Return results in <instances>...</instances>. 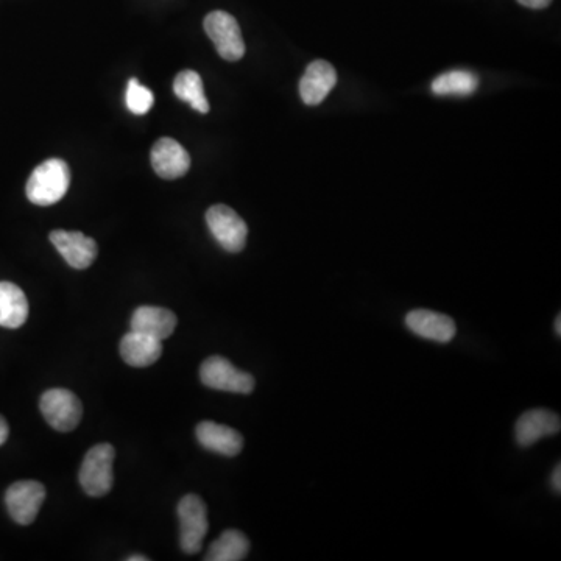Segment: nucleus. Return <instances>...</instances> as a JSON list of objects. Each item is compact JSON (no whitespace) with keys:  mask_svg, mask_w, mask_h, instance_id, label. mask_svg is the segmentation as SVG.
Listing matches in <instances>:
<instances>
[{"mask_svg":"<svg viewBox=\"0 0 561 561\" xmlns=\"http://www.w3.org/2000/svg\"><path fill=\"white\" fill-rule=\"evenodd\" d=\"M479 86V78L470 71H449L438 75L432 83L435 96H471Z\"/></svg>","mask_w":561,"mask_h":561,"instance_id":"20","label":"nucleus"},{"mask_svg":"<svg viewBox=\"0 0 561 561\" xmlns=\"http://www.w3.org/2000/svg\"><path fill=\"white\" fill-rule=\"evenodd\" d=\"M116 451L110 443H99L86 452L80 468V484L88 496L102 498L113 488V463Z\"/></svg>","mask_w":561,"mask_h":561,"instance_id":"2","label":"nucleus"},{"mask_svg":"<svg viewBox=\"0 0 561 561\" xmlns=\"http://www.w3.org/2000/svg\"><path fill=\"white\" fill-rule=\"evenodd\" d=\"M337 85V72L325 60L312 61L300 82V96L306 105L317 106Z\"/></svg>","mask_w":561,"mask_h":561,"instance_id":"13","label":"nucleus"},{"mask_svg":"<svg viewBox=\"0 0 561 561\" xmlns=\"http://www.w3.org/2000/svg\"><path fill=\"white\" fill-rule=\"evenodd\" d=\"M29 318V301L21 287L0 281V326L18 329Z\"/></svg>","mask_w":561,"mask_h":561,"instance_id":"17","label":"nucleus"},{"mask_svg":"<svg viewBox=\"0 0 561 561\" xmlns=\"http://www.w3.org/2000/svg\"><path fill=\"white\" fill-rule=\"evenodd\" d=\"M50 242L72 269L85 270L97 258L96 240L80 231L55 230L50 233Z\"/></svg>","mask_w":561,"mask_h":561,"instance_id":"9","label":"nucleus"},{"mask_svg":"<svg viewBox=\"0 0 561 561\" xmlns=\"http://www.w3.org/2000/svg\"><path fill=\"white\" fill-rule=\"evenodd\" d=\"M205 32L226 61H239L245 55V43L236 18L226 11H212L205 18Z\"/></svg>","mask_w":561,"mask_h":561,"instance_id":"7","label":"nucleus"},{"mask_svg":"<svg viewBox=\"0 0 561 561\" xmlns=\"http://www.w3.org/2000/svg\"><path fill=\"white\" fill-rule=\"evenodd\" d=\"M173 92L178 99L191 105L198 113H209V102L205 96L202 77L195 71H183L175 77Z\"/></svg>","mask_w":561,"mask_h":561,"instance_id":"19","label":"nucleus"},{"mask_svg":"<svg viewBox=\"0 0 561 561\" xmlns=\"http://www.w3.org/2000/svg\"><path fill=\"white\" fill-rule=\"evenodd\" d=\"M555 334H557V337H561V315H558L557 318H555Z\"/></svg>","mask_w":561,"mask_h":561,"instance_id":"25","label":"nucleus"},{"mask_svg":"<svg viewBox=\"0 0 561 561\" xmlns=\"http://www.w3.org/2000/svg\"><path fill=\"white\" fill-rule=\"evenodd\" d=\"M163 354V342L138 331H130L120 342V356L130 367L145 368Z\"/></svg>","mask_w":561,"mask_h":561,"instance_id":"16","label":"nucleus"},{"mask_svg":"<svg viewBox=\"0 0 561 561\" xmlns=\"http://www.w3.org/2000/svg\"><path fill=\"white\" fill-rule=\"evenodd\" d=\"M561 429V420L557 413L546 409H532L516 421L515 437L519 446L527 448L544 437L557 435Z\"/></svg>","mask_w":561,"mask_h":561,"instance_id":"11","label":"nucleus"},{"mask_svg":"<svg viewBox=\"0 0 561 561\" xmlns=\"http://www.w3.org/2000/svg\"><path fill=\"white\" fill-rule=\"evenodd\" d=\"M518 4L532 8V10H543V8L552 4V0H518Z\"/></svg>","mask_w":561,"mask_h":561,"instance_id":"22","label":"nucleus"},{"mask_svg":"<svg viewBox=\"0 0 561 561\" xmlns=\"http://www.w3.org/2000/svg\"><path fill=\"white\" fill-rule=\"evenodd\" d=\"M71 184V172L63 159L52 158L39 164L25 187V194L36 206H52L60 202Z\"/></svg>","mask_w":561,"mask_h":561,"instance_id":"1","label":"nucleus"},{"mask_svg":"<svg viewBox=\"0 0 561 561\" xmlns=\"http://www.w3.org/2000/svg\"><path fill=\"white\" fill-rule=\"evenodd\" d=\"M200 379L209 389L220 392L248 395L255 390V378L245 371H240L222 356H212L203 362Z\"/></svg>","mask_w":561,"mask_h":561,"instance_id":"4","label":"nucleus"},{"mask_svg":"<svg viewBox=\"0 0 561 561\" xmlns=\"http://www.w3.org/2000/svg\"><path fill=\"white\" fill-rule=\"evenodd\" d=\"M406 326L423 339L438 343L451 342L457 334L456 322L449 315L417 309L406 315Z\"/></svg>","mask_w":561,"mask_h":561,"instance_id":"12","label":"nucleus"},{"mask_svg":"<svg viewBox=\"0 0 561 561\" xmlns=\"http://www.w3.org/2000/svg\"><path fill=\"white\" fill-rule=\"evenodd\" d=\"M250 551V541L244 533L236 529L225 530L219 540L209 547L206 561H240L245 560Z\"/></svg>","mask_w":561,"mask_h":561,"instance_id":"18","label":"nucleus"},{"mask_svg":"<svg viewBox=\"0 0 561 561\" xmlns=\"http://www.w3.org/2000/svg\"><path fill=\"white\" fill-rule=\"evenodd\" d=\"M152 166L164 180H177L186 175L191 167V156L180 142L172 138H161L153 145Z\"/></svg>","mask_w":561,"mask_h":561,"instance_id":"10","label":"nucleus"},{"mask_svg":"<svg viewBox=\"0 0 561 561\" xmlns=\"http://www.w3.org/2000/svg\"><path fill=\"white\" fill-rule=\"evenodd\" d=\"M177 315L169 309L156 306H141L131 317V331L142 332L155 339L164 340L172 336L177 328Z\"/></svg>","mask_w":561,"mask_h":561,"instance_id":"15","label":"nucleus"},{"mask_svg":"<svg viewBox=\"0 0 561 561\" xmlns=\"http://www.w3.org/2000/svg\"><path fill=\"white\" fill-rule=\"evenodd\" d=\"M8 434H10V429H8L7 421L4 417H0V446L7 442Z\"/></svg>","mask_w":561,"mask_h":561,"instance_id":"24","label":"nucleus"},{"mask_svg":"<svg viewBox=\"0 0 561 561\" xmlns=\"http://www.w3.org/2000/svg\"><path fill=\"white\" fill-rule=\"evenodd\" d=\"M128 561H147L149 558L144 557V555H131L127 558Z\"/></svg>","mask_w":561,"mask_h":561,"instance_id":"26","label":"nucleus"},{"mask_svg":"<svg viewBox=\"0 0 561 561\" xmlns=\"http://www.w3.org/2000/svg\"><path fill=\"white\" fill-rule=\"evenodd\" d=\"M180 518V544L186 554L202 551L203 540L208 533V509L197 494H187L178 504Z\"/></svg>","mask_w":561,"mask_h":561,"instance_id":"3","label":"nucleus"},{"mask_svg":"<svg viewBox=\"0 0 561 561\" xmlns=\"http://www.w3.org/2000/svg\"><path fill=\"white\" fill-rule=\"evenodd\" d=\"M552 488L560 494L561 491V465L555 466L554 473L551 479Z\"/></svg>","mask_w":561,"mask_h":561,"instance_id":"23","label":"nucleus"},{"mask_svg":"<svg viewBox=\"0 0 561 561\" xmlns=\"http://www.w3.org/2000/svg\"><path fill=\"white\" fill-rule=\"evenodd\" d=\"M195 434L203 448L217 452L220 456L234 457L244 449V437L236 429L214 421H203L198 424Z\"/></svg>","mask_w":561,"mask_h":561,"instance_id":"14","label":"nucleus"},{"mask_svg":"<svg viewBox=\"0 0 561 561\" xmlns=\"http://www.w3.org/2000/svg\"><path fill=\"white\" fill-rule=\"evenodd\" d=\"M125 102H127V108L131 113L136 114V116H144V114L152 110L155 96H153V92L149 88L141 85L136 78H130V82L127 85V94H125Z\"/></svg>","mask_w":561,"mask_h":561,"instance_id":"21","label":"nucleus"},{"mask_svg":"<svg viewBox=\"0 0 561 561\" xmlns=\"http://www.w3.org/2000/svg\"><path fill=\"white\" fill-rule=\"evenodd\" d=\"M206 223L214 239L228 253H239L247 244V223L234 209L226 205H214L206 212Z\"/></svg>","mask_w":561,"mask_h":561,"instance_id":"5","label":"nucleus"},{"mask_svg":"<svg viewBox=\"0 0 561 561\" xmlns=\"http://www.w3.org/2000/svg\"><path fill=\"white\" fill-rule=\"evenodd\" d=\"M39 409L47 423L58 432L74 431L83 415L80 399L71 390L66 389L47 390L41 396Z\"/></svg>","mask_w":561,"mask_h":561,"instance_id":"6","label":"nucleus"},{"mask_svg":"<svg viewBox=\"0 0 561 561\" xmlns=\"http://www.w3.org/2000/svg\"><path fill=\"white\" fill-rule=\"evenodd\" d=\"M46 499V488L36 480H21L11 485L5 494L8 513L16 523L29 526L35 521Z\"/></svg>","mask_w":561,"mask_h":561,"instance_id":"8","label":"nucleus"}]
</instances>
